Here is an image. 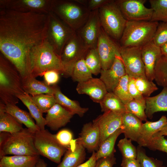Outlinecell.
<instances>
[{"label":"cell","instance_id":"obj_1","mask_svg":"<svg viewBox=\"0 0 167 167\" xmlns=\"http://www.w3.org/2000/svg\"><path fill=\"white\" fill-rule=\"evenodd\" d=\"M48 21V14L0 9V52L22 79L30 75V51L46 39Z\"/></svg>","mask_w":167,"mask_h":167},{"label":"cell","instance_id":"obj_2","mask_svg":"<svg viewBox=\"0 0 167 167\" xmlns=\"http://www.w3.org/2000/svg\"><path fill=\"white\" fill-rule=\"evenodd\" d=\"M29 75L42 76L49 70H54L64 75V70L59 56L45 39L33 47L28 57Z\"/></svg>","mask_w":167,"mask_h":167},{"label":"cell","instance_id":"obj_3","mask_svg":"<svg viewBox=\"0 0 167 167\" xmlns=\"http://www.w3.org/2000/svg\"><path fill=\"white\" fill-rule=\"evenodd\" d=\"M26 93L22 78L13 65L1 54L0 55V98L1 102L16 105L18 96Z\"/></svg>","mask_w":167,"mask_h":167},{"label":"cell","instance_id":"obj_4","mask_svg":"<svg viewBox=\"0 0 167 167\" xmlns=\"http://www.w3.org/2000/svg\"><path fill=\"white\" fill-rule=\"evenodd\" d=\"M159 24L151 21H127L120 46H142L152 41Z\"/></svg>","mask_w":167,"mask_h":167},{"label":"cell","instance_id":"obj_5","mask_svg":"<svg viewBox=\"0 0 167 167\" xmlns=\"http://www.w3.org/2000/svg\"><path fill=\"white\" fill-rule=\"evenodd\" d=\"M52 11L75 32L85 23L91 12L74 0H55Z\"/></svg>","mask_w":167,"mask_h":167},{"label":"cell","instance_id":"obj_6","mask_svg":"<svg viewBox=\"0 0 167 167\" xmlns=\"http://www.w3.org/2000/svg\"><path fill=\"white\" fill-rule=\"evenodd\" d=\"M34 135L27 128L13 134H9L0 146V158L7 155H40L35 146Z\"/></svg>","mask_w":167,"mask_h":167},{"label":"cell","instance_id":"obj_7","mask_svg":"<svg viewBox=\"0 0 167 167\" xmlns=\"http://www.w3.org/2000/svg\"><path fill=\"white\" fill-rule=\"evenodd\" d=\"M101 26L104 32L114 40H120L127 20L115 0H111L98 9Z\"/></svg>","mask_w":167,"mask_h":167},{"label":"cell","instance_id":"obj_8","mask_svg":"<svg viewBox=\"0 0 167 167\" xmlns=\"http://www.w3.org/2000/svg\"><path fill=\"white\" fill-rule=\"evenodd\" d=\"M48 16L46 39L57 54L60 56L65 45L76 32L66 24L52 11L48 14Z\"/></svg>","mask_w":167,"mask_h":167},{"label":"cell","instance_id":"obj_9","mask_svg":"<svg viewBox=\"0 0 167 167\" xmlns=\"http://www.w3.org/2000/svg\"><path fill=\"white\" fill-rule=\"evenodd\" d=\"M34 143L40 155L57 164L60 163L62 157L67 149L58 143L55 135L45 129L40 130L34 134Z\"/></svg>","mask_w":167,"mask_h":167},{"label":"cell","instance_id":"obj_10","mask_svg":"<svg viewBox=\"0 0 167 167\" xmlns=\"http://www.w3.org/2000/svg\"><path fill=\"white\" fill-rule=\"evenodd\" d=\"M89 49L76 32L65 45L60 56L64 76H71L75 64L84 59Z\"/></svg>","mask_w":167,"mask_h":167},{"label":"cell","instance_id":"obj_11","mask_svg":"<svg viewBox=\"0 0 167 167\" xmlns=\"http://www.w3.org/2000/svg\"><path fill=\"white\" fill-rule=\"evenodd\" d=\"M142 47H123L120 46V55L126 74L130 77L136 79L140 77H146L142 58Z\"/></svg>","mask_w":167,"mask_h":167},{"label":"cell","instance_id":"obj_12","mask_svg":"<svg viewBox=\"0 0 167 167\" xmlns=\"http://www.w3.org/2000/svg\"><path fill=\"white\" fill-rule=\"evenodd\" d=\"M55 0H0V9L48 14Z\"/></svg>","mask_w":167,"mask_h":167},{"label":"cell","instance_id":"obj_13","mask_svg":"<svg viewBox=\"0 0 167 167\" xmlns=\"http://www.w3.org/2000/svg\"><path fill=\"white\" fill-rule=\"evenodd\" d=\"M146 0H116L115 2L127 21H150L153 10L144 5Z\"/></svg>","mask_w":167,"mask_h":167},{"label":"cell","instance_id":"obj_14","mask_svg":"<svg viewBox=\"0 0 167 167\" xmlns=\"http://www.w3.org/2000/svg\"><path fill=\"white\" fill-rule=\"evenodd\" d=\"M119 45H118L101 28L96 46L102 70L110 68L117 55H120Z\"/></svg>","mask_w":167,"mask_h":167},{"label":"cell","instance_id":"obj_15","mask_svg":"<svg viewBox=\"0 0 167 167\" xmlns=\"http://www.w3.org/2000/svg\"><path fill=\"white\" fill-rule=\"evenodd\" d=\"M101 28L98 9L91 11L86 22L76 32L89 49L96 48Z\"/></svg>","mask_w":167,"mask_h":167},{"label":"cell","instance_id":"obj_16","mask_svg":"<svg viewBox=\"0 0 167 167\" xmlns=\"http://www.w3.org/2000/svg\"><path fill=\"white\" fill-rule=\"evenodd\" d=\"M122 115L108 111L104 112L93 120L92 122L98 127L99 130L100 145L107 138L121 127Z\"/></svg>","mask_w":167,"mask_h":167},{"label":"cell","instance_id":"obj_17","mask_svg":"<svg viewBox=\"0 0 167 167\" xmlns=\"http://www.w3.org/2000/svg\"><path fill=\"white\" fill-rule=\"evenodd\" d=\"M99 78L104 84L108 92H113L122 78L126 74L120 55H117L111 66L101 70Z\"/></svg>","mask_w":167,"mask_h":167},{"label":"cell","instance_id":"obj_18","mask_svg":"<svg viewBox=\"0 0 167 167\" xmlns=\"http://www.w3.org/2000/svg\"><path fill=\"white\" fill-rule=\"evenodd\" d=\"M100 135L98 127L93 122L84 124L77 142L89 152L97 151L100 145Z\"/></svg>","mask_w":167,"mask_h":167},{"label":"cell","instance_id":"obj_19","mask_svg":"<svg viewBox=\"0 0 167 167\" xmlns=\"http://www.w3.org/2000/svg\"><path fill=\"white\" fill-rule=\"evenodd\" d=\"M141 55L146 77L148 79L152 81L154 80L156 62L162 55L160 48L156 46L152 41L142 47Z\"/></svg>","mask_w":167,"mask_h":167},{"label":"cell","instance_id":"obj_20","mask_svg":"<svg viewBox=\"0 0 167 167\" xmlns=\"http://www.w3.org/2000/svg\"><path fill=\"white\" fill-rule=\"evenodd\" d=\"M76 90L78 93L87 95L93 101L99 103L108 92L103 82L97 78L78 83Z\"/></svg>","mask_w":167,"mask_h":167},{"label":"cell","instance_id":"obj_21","mask_svg":"<svg viewBox=\"0 0 167 167\" xmlns=\"http://www.w3.org/2000/svg\"><path fill=\"white\" fill-rule=\"evenodd\" d=\"M46 125L54 131L65 126L74 115L60 105L56 103L46 113Z\"/></svg>","mask_w":167,"mask_h":167},{"label":"cell","instance_id":"obj_22","mask_svg":"<svg viewBox=\"0 0 167 167\" xmlns=\"http://www.w3.org/2000/svg\"><path fill=\"white\" fill-rule=\"evenodd\" d=\"M85 148L74 139L64 154L62 161L57 167H77L84 162Z\"/></svg>","mask_w":167,"mask_h":167},{"label":"cell","instance_id":"obj_23","mask_svg":"<svg viewBox=\"0 0 167 167\" xmlns=\"http://www.w3.org/2000/svg\"><path fill=\"white\" fill-rule=\"evenodd\" d=\"M0 106L5 112L12 116L22 124H24L32 133L35 134L40 130L33 121L30 113L21 109L16 105L9 103L5 104L0 101Z\"/></svg>","mask_w":167,"mask_h":167},{"label":"cell","instance_id":"obj_24","mask_svg":"<svg viewBox=\"0 0 167 167\" xmlns=\"http://www.w3.org/2000/svg\"><path fill=\"white\" fill-rule=\"evenodd\" d=\"M142 121L132 114L126 112L122 115L123 133L125 137L137 142L141 132Z\"/></svg>","mask_w":167,"mask_h":167},{"label":"cell","instance_id":"obj_25","mask_svg":"<svg viewBox=\"0 0 167 167\" xmlns=\"http://www.w3.org/2000/svg\"><path fill=\"white\" fill-rule=\"evenodd\" d=\"M167 122V118L162 115L156 121H147L143 123L140 134L137 142L138 145L147 147L153 135L160 131Z\"/></svg>","mask_w":167,"mask_h":167},{"label":"cell","instance_id":"obj_26","mask_svg":"<svg viewBox=\"0 0 167 167\" xmlns=\"http://www.w3.org/2000/svg\"><path fill=\"white\" fill-rule=\"evenodd\" d=\"M145 98L146 105L145 113L149 119H152L155 113L167 112V88H163L156 96Z\"/></svg>","mask_w":167,"mask_h":167},{"label":"cell","instance_id":"obj_27","mask_svg":"<svg viewBox=\"0 0 167 167\" xmlns=\"http://www.w3.org/2000/svg\"><path fill=\"white\" fill-rule=\"evenodd\" d=\"M53 86L54 91V96L57 103L73 115L77 114L80 117H82L88 111V108L81 107L78 101L72 100L64 95L57 85Z\"/></svg>","mask_w":167,"mask_h":167},{"label":"cell","instance_id":"obj_28","mask_svg":"<svg viewBox=\"0 0 167 167\" xmlns=\"http://www.w3.org/2000/svg\"><path fill=\"white\" fill-rule=\"evenodd\" d=\"M34 77L29 75L22 79L23 87L25 92L34 96L41 94L54 95L53 86H49L45 82L37 80Z\"/></svg>","mask_w":167,"mask_h":167},{"label":"cell","instance_id":"obj_29","mask_svg":"<svg viewBox=\"0 0 167 167\" xmlns=\"http://www.w3.org/2000/svg\"><path fill=\"white\" fill-rule=\"evenodd\" d=\"M40 155L5 156L0 158V167H35Z\"/></svg>","mask_w":167,"mask_h":167},{"label":"cell","instance_id":"obj_30","mask_svg":"<svg viewBox=\"0 0 167 167\" xmlns=\"http://www.w3.org/2000/svg\"><path fill=\"white\" fill-rule=\"evenodd\" d=\"M99 104L104 112L111 111L122 114L126 112L125 105L113 92H108Z\"/></svg>","mask_w":167,"mask_h":167},{"label":"cell","instance_id":"obj_31","mask_svg":"<svg viewBox=\"0 0 167 167\" xmlns=\"http://www.w3.org/2000/svg\"><path fill=\"white\" fill-rule=\"evenodd\" d=\"M20 100L28 109L31 115L36 122V124L40 130L45 129L46 120L42 112L38 108L31 98V96L26 93L18 96Z\"/></svg>","mask_w":167,"mask_h":167},{"label":"cell","instance_id":"obj_32","mask_svg":"<svg viewBox=\"0 0 167 167\" xmlns=\"http://www.w3.org/2000/svg\"><path fill=\"white\" fill-rule=\"evenodd\" d=\"M23 129L21 123L12 116L5 112L0 106V133L6 132L13 134Z\"/></svg>","mask_w":167,"mask_h":167},{"label":"cell","instance_id":"obj_33","mask_svg":"<svg viewBox=\"0 0 167 167\" xmlns=\"http://www.w3.org/2000/svg\"><path fill=\"white\" fill-rule=\"evenodd\" d=\"M123 133L122 128L117 130L112 134L105 139L99 145L96 152V160L114 154L115 152L114 146L117 139L119 135Z\"/></svg>","mask_w":167,"mask_h":167},{"label":"cell","instance_id":"obj_34","mask_svg":"<svg viewBox=\"0 0 167 167\" xmlns=\"http://www.w3.org/2000/svg\"><path fill=\"white\" fill-rule=\"evenodd\" d=\"M74 81L81 83L92 78V74L86 66L84 59L80 60L74 66L71 76Z\"/></svg>","mask_w":167,"mask_h":167},{"label":"cell","instance_id":"obj_35","mask_svg":"<svg viewBox=\"0 0 167 167\" xmlns=\"http://www.w3.org/2000/svg\"><path fill=\"white\" fill-rule=\"evenodd\" d=\"M153 13L150 21L167 22V0H149Z\"/></svg>","mask_w":167,"mask_h":167},{"label":"cell","instance_id":"obj_36","mask_svg":"<svg viewBox=\"0 0 167 167\" xmlns=\"http://www.w3.org/2000/svg\"><path fill=\"white\" fill-rule=\"evenodd\" d=\"M154 80L157 85L167 88V57L161 55L155 69Z\"/></svg>","mask_w":167,"mask_h":167},{"label":"cell","instance_id":"obj_37","mask_svg":"<svg viewBox=\"0 0 167 167\" xmlns=\"http://www.w3.org/2000/svg\"><path fill=\"white\" fill-rule=\"evenodd\" d=\"M84 59L92 74L96 75L100 74L102 70L101 63L96 48L89 49Z\"/></svg>","mask_w":167,"mask_h":167},{"label":"cell","instance_id":"obj_38","mask_svg":"<svg viewBox=\"0 0 167 167\" xmlns=\"http://www.w3.org/2000/svg\"><path fill=\"white\" fill-rule=\"evenodd\" d=\"M126 112L131 113L142 121H147L145 113V100L138 101L132 99L125 105Z\"/></svg>","mask_w":167,"mask_h":167},{"label":"cell","instance_id":"obj_39","mask_svg":"<svg viewBox=\"0 0 167 167\" xmlns=\"http://www.w3.org/2000/svg\"><path fill=\"white\" fill-rule=\"evenodd\" d=\"M31 97L33 101L42 113H47L57 103L54 95L41 94Z\"/></svg>","mask_w":167,"mask_h":167},{"label":"cell","instance_id":"obj_40","mask_svg":"<svg viewBox=\"0 0 167 167\" xmlns=\"http://www.w3.org/2000/svg\"><path fill=\"white\" fill-rule=\"evenodd\" d=\"M129 76L127 74L124 76L113 92L125 105L133 99L129 91Z\"/></svg>","mask_w":167,"mask_h":167},{"label":"cell","instance_id":"obj_41","mask_svg":"<svg viewBox=\"0 0 167 167\" xmlns=\"http://www.w3.org/2000/svg\"><path fill=\"white\" fill-rule=\"evenodd\" d=\"M132 140L125 137L119 141L117 146L120 151L122 158L128 159H137V148L132 143Z\"/></svg>","mask_w":167,"mask_h":167},{"label":"cell","instance_id":"obj_42","mask_svg":"<svg viewBox=\"0 0 167 167\" xmlns=\"http://www.w3.org/2000/svg\"><path fill=\"white\" fill-rule=\"evenodd\" d=\"M135 84L138 90L144 97H149L152 93L158 89L156 84L146 77L136 79Z\"/></svg>","mask_w":167,"mask_h":167},{"label":"cell","instance_id":"obj_43","mask_svg":"<svg viewBox=\"0 0 167 167\" xmlns=\"http://www.w3.org/2000/svg\"><path fill=\"white\" fill-rule=\"evenodd\" d=\"M143 147L138 146L137 148V159L141 167H161L163 161L148 156Z\"/></svg>","mask_w":167,"mask_h":167},{"label":"cell","instance_id":"obj_44","mask_svg":"<svg viewBox=\"0 0 167 167\" xmlns=\"http://www.w3.org/2000/svg\"><path fill=\"white\" fill-rule=\"evenodd\" d=\"M152 41L160 48L167 42V22L159 23Z\"/></svg>","mask_w":167,"mask_h":167},{"label":"cell","instance_id":"obj_45","mask_svg":"<svg viewBox=\"0 0 167 167\" xmlns=\"http://www.w3.org/2000/svg\"><path fill=\"white\" fill-rule=\"evenodd\" d=\"M147 147L152 151L158 150L167 154V139L157 133L152 138Z\"/></svg>","mask_w":167,"mask_h":167},{"label":"cell","instance_id":"obj_46","mask_svg":"<svg viewBox=\"0 0 167 167\" xmlns=\"http://www.w3.org/2000/svg\"><path fill=\"white\" fill-rule=\"evenodd\" d=\"M55 135L58 143L67 149L70 147L74 139L72 133L68 129L61 130Z\"/></svg>","mask_w":167,"mask_h":167},{"label":"cell","instance_id":"obj_47","mask_svg":"<svg viewBox=\"0 0 167 167\" xmlns=\"http://www.w3.org/2000/svg\"><path fill=\"white\" fill-rule=\"evenodd\" d=\"M60 74L54 70H50L44 72L42 74L44 81L47 85L51 86L55 85L57 83L60 79Z\"/></svg>","mask_w":167,"mask_h":167},{"label":"cell","instance_id":"obj_48","mask_svg":"<svg viewBox=\"0 0 167 167\" xmlns=\"http://www.w3.org/2000/svg\"><path fill=\"white\" fill-rule=\"evenodd\" d=\"M135 79L129 77L128 87L129 92L132 99L138 101L145 100L137 89L135 84Z\"/></svg>","mask_w":167,"mask_h":167},{"label":"cell","instance_id":"obj_49","mask_svg":"<svg viewBox=\"0 0 167 167\" xmlns=\"http://www.w3.org/2000/svg\"><path fill=\"white\" fill-rule=\"evenodd\" d=\"M116 163L114 154L96 161L95 167H113Z\"/></svg>","mask_w":167,"mask_h":167},{"label":"cell","instance_id":"obj_50","mask_svg":"<svg viewBox=\"0 0 167 167\" xmlns=\"http://www.w3.org/2000/svg\"><path fill=\"white\" fill-rule=\"evenodd\" d=\"M111 0H87L86 7L90 11L98 9Z\"/></svg>","mask_w":167,"mask_h":167},{"label":"cell","instance_id":"obj_51","mask_svg":"<svg viewBox=\"0 0 167 167\" xmlns=\"http://www.w3.org/2000/svg\"><path fill=\"white\" fill-rule=\"evenodd\" d=\"M121 166L122 167H141L137 159H128L123 158Z\"/></svg>","mask_w":167,"mask_h":167},{"label":"cell","instance_id":"obj_52","mask_svg":"<svg viewBox=\"0 0 167 167\" xmlns=\"http://www.w3.org/2000/svg\"><path fill=\"white\" fill-rule=\"evenodd\" d=\"M96 160V152H92L91 156L86 161L79 165L77 167H95Z\"/></svg>","mask_w":167,"mask_h":167},{"label":"cell","instance_id":"obj_53","mask_svg":"<svg viewBox=\"0 0 167 167\" xmlns=\"http://www.w3.org/2000/svg\"><path fill=\"white\" fill-rule=\"evenodd\" d=\"M157 133L160 135L167 136V122L161 130Z\"/></svg>","mask_w":167,"mask_h":167},{"label":"cell","instance_id":"obj_54","mask_svg":"<svg viewBox=\"0 0 167 167\" xmlns=\"http://www.w3.org/2000/svg\"><path fill=\"white\" fill-rule=\"evenodd\" d=\"M47 165L45 161L40 158L38 161L35 167H47Z\"/></svg>","mask_w":167,"mask_h":167},{"label":"cell","instance_id":"obj_55","mask_svg":"<svg viewBox=\"0 0 167 167\" xmlns=\"http://www.w3.org/2000/svg\"><path fill=\"white\" fill-rule=\"evenodd\" d=\"M160 49L162 55L167 57V42L162 45Z\"/></svg>","mask_w":167,"mask_h":167},{"label":"cell","instance_id":"obj_56","mask_svg":"<svg viewBox=\"0 0 167 167\" xmlns=\"http://www.w3.org/2000/svg\"><path fill=\"white\" fill-rule=\"evenodd\" d=\"M161 167H167V166H165L163 165Z\"/></svg>","mask_w":167,"mask_h":167},{"label":"cell","instance_id":"obj_57","mask_svg":"<svg viewBox=\"0 0 167 167\" xmlns=\"http://www.w3.org/2000/svg\"></svg>","mask_w":167,"mask_h":167}]
</instances>
